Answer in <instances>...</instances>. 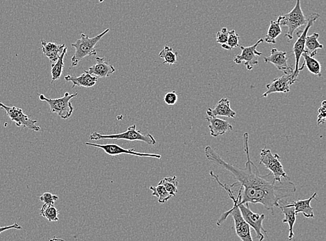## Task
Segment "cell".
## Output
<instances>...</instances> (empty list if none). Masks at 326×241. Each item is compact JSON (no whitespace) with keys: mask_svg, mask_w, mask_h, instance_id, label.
Listing matches in <instances>:
<instances>
[{"mask_svg":"<svg viewBox=\"0 0 326 241\" xmlns=\"http://www.w3.org/2000/svg\"><path fill=\"white\" fill-rule=\"evenodd\" d=\"M243 146L246 162L245 168L242 169L235 165L227 163L211 146H207L205 149L206 158L211 163L221 166L232 174L236 180L231 188L240 186L241 204H261L264 208L270 210L273 214L274 207L279 206V202L284 198H289L294 194L296 187L294 184L286 180V181L278 182L273 180L268 181L271 172L265 176H261L257 166L250 160L249 152V135L248 133L243 134Z\"/></svg>","mask_w":326,"mask_h":241,"instance_id":"1","label":"cell"},{"mask_svg":"<svg viewBox=\"0 0 326 241\" xmlns=\"http://www.w3.org/2000/svg\"><path fill=\"white\" fill-rule=\"evenodd\" d=\"M209 174H210L211 178H214L218 184L221 186L222 188L226 191L229 197H230L233 202L232 208L222 214L220 218L218 219L217 222H216V224H217V226H221L222 223L224 221H225V220L229 216L232 215L233 219H234V228H235L236 236L242 241L253 240V239L252 238L251 232H250V226H249L248 223L245 222V220L243 219V216L241 215V210H240L239 207L238 206V196L237 198H235L234 194H233L230 186H229L228 185L224 184L220 182L218 176L215 174L213 171L211 170L209 172Z\"/></svg>","mask_w":326,"mask_h":241,"instance_id":"2","label":"cell"},{"mask_svg":"<svg viewBox=\"0 0 326 241\" xmlns=\"http://www.w3.org/2000/svg\"><path fill=\"white\" fill-rule=\"evenodd\" d=\"M109 32V28H107L100 34L97 35L93 38H89L87 35L82 34L81 38L76 40L75 44H71L72 47L75 49V52L72 57V66H77L83 58L87 56H96L97 54L96 44L107 34Z\"/></svg>","mask_w":326,"mask_h":241,"instance_id":"3","label":"cell"},{"mask_svg":"<svg viewBox=\"0 0 326 241\" xmlns=\"http://www.w3.org/2000/svg\"><path fill=\"white\" fill-rule=\"evenodd\" d=\"M277 19L279 20L280 26L287 28L284 37L289 41L293 39L295 30L302 26H305L308 20L307 18L304 16L302 12L300 0H296L295 6L291 12L285 15L279 16Z\"/></svg>","mask_w":326,"mask_h":241,"instance_id":"4","label":"cell"},{"mask_svg":"<svg viewBox=\"0 0 326 241\" xmlns=\"http://www.w3.org/2000/svg\"><path fill=\"white\" fill-rule=\"evenodd\" d=\"M89 139L91 140H105V139H113V140H120L123 139L129 141H142L146 142L147 144L155 146L157 144V141L154 138L153 136L150 134H143L141 131L137 130V126L132 124L129 126L125 132L116 134L104 135L98 132H93L92 134L89 136Z\"/></svg>","mask_w":326,"mask_h":241,"instance_id":"5","label":"cell"},{"mask_svg":"<svg viewBox=\"0 0 326 241\" xmlns=\"http://www.w3.org/2000/svg\"><path fill=\"white\" fill-rule=\"evenodd\" d=\"M320 15L318 13L311 14L307 18L308 20L307 24L304 26V30H300L297 32L296 35L298 38L297 39L294 44H293V52L295 56V69L293 70V78H297L299 73L304 68V64H302L301 67L299 68V63L301 58L302 53L304 52V42H305L306 36H307L308 31L311 28L313 24L319 18Z\"/></svg>","mask_w":326,"mask_h":241,"instance_id":"6","label":"cell"},{"mask_svg":"<svg viewBox=\"0 0 326 241\" xmlns=\"http://www.w3.org/2000/svg\"><path fill=\"white\" fill-rule=\"evenodd\" d=\"M78 94V92L71 94L69 92H66L64 97L57 99H50L47 98L44 94H40L39 99L41 101L46 102L49 104L52 113L56 114L61 118L66 120L69 119L74 112V108L71 100Z\"/></svg>","mask_w":326,"mask_h":241,"instance_id":"7","label":"cell"},{"mask_svg":"<svg viewBox=\"0 0 326 241\" xmlns=\"http://www.w3.org/2000/svg\"><path fill=\"white\" fill-rule=\"evenodd\" d=\"M238 202L237 204L239 207V210H241V215H242L243 219L245 220V222L248 223L250 228H253L255 230L256 234H257V238L259 241L264 240L265 236L261 232H264L266 234V237H268L267 232L263 228V222L265 219L264 214H255L252 212L250 210L249 207V203L241 204L240 202V199H241V190H239L238 194Z\"/></svg>","mask_w":326,"mask_h":241,"instance_id":"8","label":"cell"},{"mask_svg":"<svg viewBox=\"0 0 326 241\" xmlns=\"http://www.w3.org/2000/svg\"><path fill=\"white\" fill-rule=\"evenodd\" d=\"M259 164H263L266 168L269 170L275 181L281 182L282 178L289 180L280 162V156L276 153L273 154L270 150L265 148L261 150Z\"/></svg>","mask_w":326,"mask_h":241,"instance_id":"9","label":"cell"},{"mask_svg":"<svg viewBox=\"0 0 326 241\" xmlns=\"http://www.w3.org/2000/svg\"><path fill=\"white\" fill-rule=\"evenodd\" d=\"M0 108H3L6 112L7 115L12 120L13 122L16 123V126H23L35 132L41 131L40 126L36 124L38 121L26 115L21 108H17L16 106H7L2 102H0Z\"/></svg>","mask_w":326,"mask_h":241,"instance_id":"10","label":"cell"},{"mask_svg":"<svg viewBox=\"0 0 326 241\" xmlns=\"http://www.w3.org/2000/svg\"><path fill=\"white\" fill-rule=\"evenodd\" d=\"M263 40H264L262 38L259 39L255 44L249 46V47L240 46L241 53L234 57L233 60L234 63L240 64L244 62V65L246 67V69L248 70H252L254 66H257L259 64L257 57L262 55V53L257 50V48L259 44L263 42Z\"/></svg>","mask_w":326,"mask_h":241,"instance_id":"11","label":"cell"},{"mask_svg":"<svg viewBox=\"0 0 326 241\" xmlns=\"http://www.w3.org/2000/svg\"><path fill=\"white\" fill-rule=\"evenodd\" d=\"M85 144L88 146H93V147L100 148L106 154L112 156H116L121 154H129L139 157L158 158V160H160L162 158V156L160 154H157L138 152L134 150V149H125V148H122L121 146H118L116 144H91V142H86Z\"/></svg>","mask_w":326,"mask_h":241,"instance_id":"12","label":"cell"},{"mask_svg":"<svg viewBox=\"0 0 326 241\" xmlns=\"http://www.w3.org/2000/svg\"><path fill=\"white\" fill-rule=\"evenodd\" d=\"M293 73L284 74V76L274 78L271 83L266 86L267 90L262 94L261 97L267 98L273 94H287L290 92V86L297 81V78H293Z\"/></svg>","mask_w":326,"mask_h":241,"instance_id":"13","label":"cell"},{"mask_svg":"<svg viewBox=\"0 0 326 241\" xmlns=\"http://www.w3.org/2000/svg\"><path fill=\"white\" fill-rule=\"evenodd\" d=\"M287 52L279 51L276 48H273L270 51L269 56L265 57L264 62L266 64H272L279 70L283 71L284 74L293 73V69L288 63V58L286 57Z\"/></svg>","mask_w":326,"mask_h":241,"instance_id":"14","label":"cell"},{"mask_svg":"<svg viewBox=\"0 0 326 241\" xmlns=\"http://www.w3.org/2000/svg\"><path fill=\"white\" fill-rule=\"evenodd\" d=\"M96 60V64L89 67V70L84 71V72L89 73L91 76H97L98 78H109L113 73L115 72L116 69L114 68V66L107 62L105 58L97 56Z\"/></svg>","mask_w":326,"mask_h":241,"instance_id":"15","label":"cell"},{"mask_svg":"<svg viewBox=\"0 0 326 241\" xmlns=\"http://www.w3.org/2000/svg\"><path fill=\"white\" fill-rule=\"evenodd\" d=\"M205 119L208 121L211 136L215 138L233 130L232 124L225 120L218 118L217 117H211V116H207Z\"/></svg>","mask_w":326,"mask_h":241,"instance_id":"16","label":"cell"},{"mask_svg":"<svg viewBox=\"0 0 326 241\" xmlns=\"http://www.w3.org/2000/svg\"><path fill=\"white\" fill-rule=\"evenodd\" d=\"M317 192H315L310 198L302 200L293 201L292 202L284 205L286 206L294 207L295 214L301 213L307 218H314V208L311 206V202L316 199Z\"/></svg>","mask_w":326,"mask_h":241,"instance_id":"17","label":"cell"},{"mask_svg":"<svg viewBox=\"0 0 326 241\" xmlns=\"http://www.w3.org/2000/svg\"><path fill=\"white\" fill-rule=\"evenodd\" d=\"M207 116H211V117L223 116V117L230 118H235L236 115V112L231 108L230 101L225 98L220 100L214 110L209 108L207 110Z\"/></svg>","mask_w":326,"mask_h":241,"instance_id":"18","label":"cell"},{"mask_svg":"<svg viewBox=\"0 0 326 241\" xmlns=\"http://www.w3.org/2000/svg\"><path fill=\"white\" fill-rule=\"evenodd\" d=\"M42 44V50L44 55L53 63L56 62L59 56L62 55L64 48L66 47V44H57L56 42H47L46 40H41Z\"/></svg>","mask_w":326,"mask_h":241,"instance_id":"19","label":"cell"},{"mask_svg":"<svg viewBox=\"0 0 326 241\" xmlns=\"http://www.w3.org/2000/svg\"><path fill=\"white\" fill-rule=\"evenodd\" d=\"M65 80L66 82H70L73 83V88L78 86L80 87H85V88H91V87L94 86L96 84L97 81H98V78L97 76H91L89 73L84 72L81 76H77L69 74V76H65Z\"/></svg>","mask_w":326,"mask_h":241,"instance_id":"20","label":"cell"},{"mask_svg":"<svg viewBox=\"0 0 326 241\" xmlns=\"http://www.w3.org/2000/svg\"><path fill=\"white\" fill-rule=\"evenodd\" d=\"M281 212L284 214V218L282 220L283 223H287L289 226V239L291 240L293 238L294 234H293V226H294L295 221H296V216L295 214L294 207L281 206H278Z\"/></svg>","mask_w":326,"mask_h":241,"instance_id":"21","label":"cell"},{"mask_svg":"<svg viewBox=\"0 0 326 241\" xmlns=\"http://www.w3.org/2000/svg\"><path fill=\"white\" fill-rule=\"evenodd\" d=\"M319 34L318 33H314L310 36H307L304 42V52L309 56L314 57L317 54V50L319 49H323V46L318 42Z\"/></svg>","mask_w":326,"mask_h":241,"instance_id":"22","label":"cell"},{"mask_svg":"<svg viewBox=\"0 0 326 241\" xmlns=\"http://www.w3.org/2000/svg\"><path fill=\"white\" fill-rule=\"evenodd\" d=\"M278 19H277L276 21H270L269 28H268L267 34H266L264 38L265 42L269 44H276V38L282 33Z\"/></svg>","mask_w":326,"mask_h":241,"instance_id":"23","label":"cell"},{"mask_svg":"<svg viewBox=\"0 0 326 241\" xmlns=\"http://www.w3.org/2000/svg\"><path fill=\"white\" fill-rule=\"evenodd\" d=\"M302 56L304 58V66L307 67L308 70L311 74L318 76H321V65L314 57L309 56L305 52L302 53Z\"/></svg>","mask_w":326,"mask_h":241,"instance_id":"24","label":"cell"},{"mask_svg":"<svg viewBox=\"0 0 326 241\" xmlns=\"http://www.w3.org/2000/svg\"><path fill=\"white\" fill-rule=\"evenodd\" d=\"M68 48L65 47L64 48L63 53L58 60L55 63L52 64L51 74H52V83L56 80H59L61 76H62L63 72V69L64 67V57H65L66 53H67Z\"/></svg>","mask_w":326,"mask_h":241,"instance_id":"25","label":"cell"},{"mask_svg":"<svg viewBox=\"0 0 326 241\" xmlns=\"http://www.w3.org/2000/svg\"><path fill=\"white\" fill-rule=\"evenodd\" d=\"M159 57L164 60V64L168 65H174L177 62L178 53L173 51L170 46H165L164 49L159 54Z\"/></svg>","mask_w":326,"mask_h":241,"instance_id":"26","label":"cell"},{"mask_svg":"<svg viewBox=\"0 0 326 241\" xmlns=\"http://www.w3.org/2000/svg\"><path fill=\"white\" fill-rule=\"evenodd\" d=\"M41 216L46 218L50 222H56L59 220V210L54 205L44 204L40 210Z\"/></svg>","mask_w":326,"mask_h":241,"instance_id":"27","label":"cell"},{"mask_svg":"<svg viewBox=\"0 0 326 241\" xmlns=\"http://www.w3.org/2000/svg\"><path fill=\"white\" fill-rule=\"evenodd\" d=\"M150 190L152 191V196L158 198V202L159 204H164L169 200L173 196H171L164 186L158 184L157 186H150Z\"/></svg>","mask_w":326,"mask_h":241,"instance_id":"28","label":"cell"},{"mask_svg":"<svg viewBox=\"0 0 326 241\" xmlns=\"http://www.w3.org/2000/svg\"><path fill=\"white\" fill-rule=\"evenodd\" d=\"M159 184L163 185L166 190L171 194L173 197L176 196L178 192L177 186H178V180H177L176 176H171V178H165L161 180Z\"/></svg>","mask_w":326,"mask_h":241,"instance_id":"29","label":"cell"},{"mask_svg":"<svg viewBox=\"0 0 326 241\" xmlns=\"http://www.w3.org/2000/svg\"><path fill=\"white\" fill-rule=\"evenodd\" d=\"M240 37L234 30H231L228 32V38L226 44H222L221 48L226 50H232L234 48L239 47Z\"/></svg>","mask_w":326,"mask_h":241,"instance_id":"30","label":"cell"},{"mask_svg":"<svg viewBox=\"0 0 326 241\" xmlns=\"http://www.w3.org/2000/svg\"><path fill=\"white\" fill-rule=\"evenodd\" d=\"M40 200L43 202L44 204L49 205H54L59 200V197L55 194H50V192H45L42 196L39 198Z\"/></svg>","mask_w":326,"mask_h":241,"instance_id":"31","label":"cell"},{"mask_svg":"<svg viewBox=\"0 0 326 241\" xmlns=\"http://www.w3.org/2000/svg\"><path fill=\"white\" fill-rule=\"evenodd\" d=\"M318 119H317V124L318 126L325 124V116H326V101L323 100L322 102L321 105L318 110Z\"/></svg>","mask_w":326,"mask_h":241,"instance_id":"32","label":"cell"},{"mask_svg":"<svg viewBox=\"0 0 326 241\" xmlns=\"http://www.w3.org/2000/svg\"><path fill=\"white\" fill-rule=\"evenodd\" d=\"M177 99H178V96H177L176 92L173 90L165 94L164 101L166 104L173 106L177 103Z\"/></svg>","mask_w":326,"mask_h":241,"instance_id":"33","label":"cell"},{"mask_svg":"<svg viewBox=\"0 0 326 241\" xmlns=\"http://www.w3.org/2000/svg\"><path fill=\"white\" fill-rule=\"evenodd\" d=\"M228 32L227 28H222L221 31L216 34V42L221 44H226L227 38H228Z\"/></svg>","mask_w":326,"mask_h":241,"instance_id":"34","label":"cell"},{"mask_svg":"<svg viewBox=\"0 0 326 241\" xmlns=\"http://www.w3.org/2000/svg\"><path fill=\"white\" fill-rule=\"evenodd\" d=\"M22 230V226H20L19 223L15 222L14 224L12 226H0V234L3 233V232L7 231V230Z\"/></svg>","mask_w":326,"mask_h":241,"instance_id":"35","label":"cell"},{"mask_svg":"<svg viewBox=\"0 0 326 241\" xmlns=\"http://www.w3.org/2000/svg\"><path fill=\"white\" fill-rule=\"evenodd\" d=\"M100 3L103 2L104 0H99Z\"/></svg>","mask_w":326,"mask_h":241,"instance_id":"36","label":"cell"}]
</instances>
